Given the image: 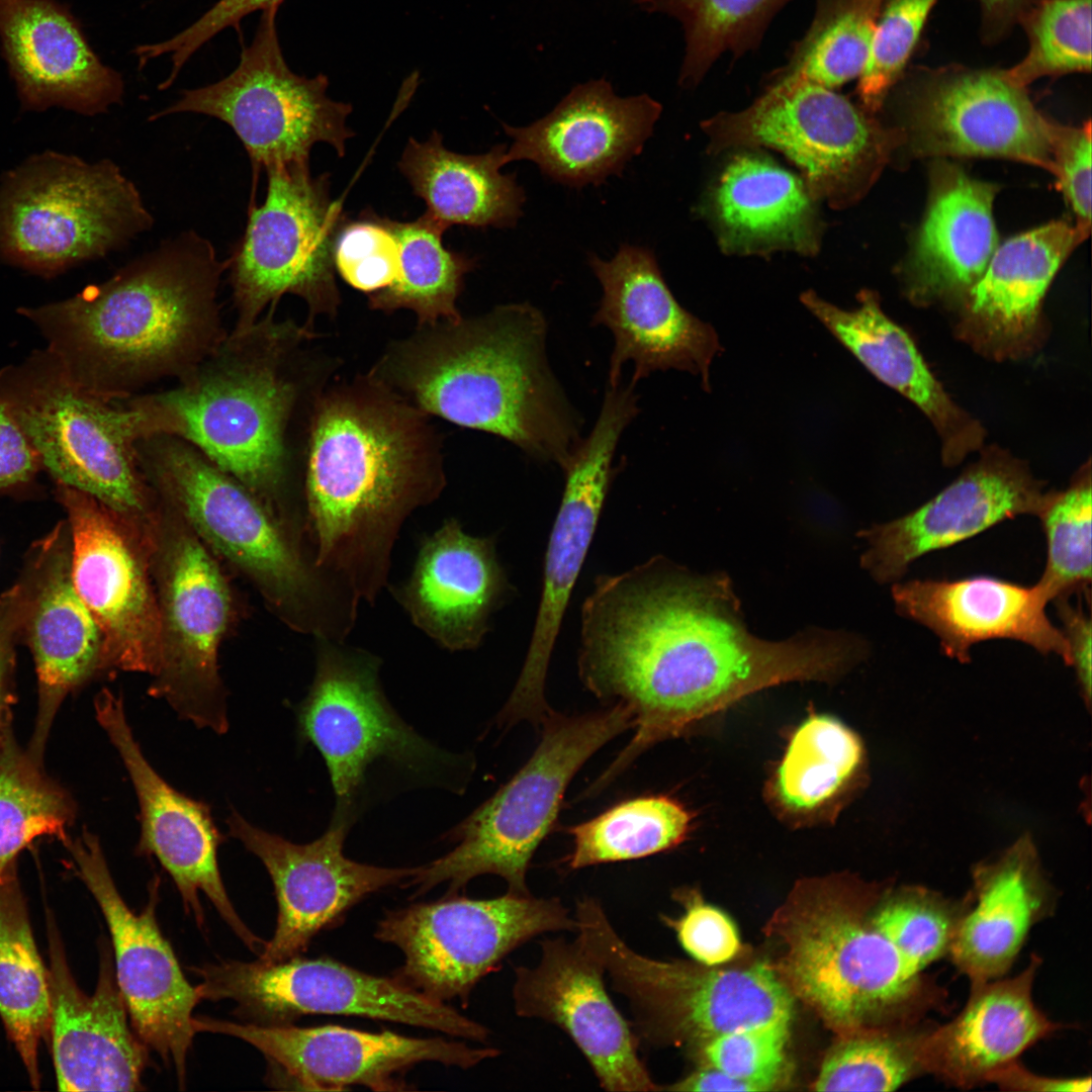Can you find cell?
I'll use <instances>...</instances> for the list:
<instances>
[{
	"label": "cell",
	"mask_w": 1092,
	"mask_h": 1092,
	"mask_svg": "<svg viewBox=\"0 0 1092 1092\" xmlns=\"http://www.w3.org/2000/svg\"><path fill=\"white\" fill-rule=\"evenodd\" d=\"M885 0H816L813 20L774 78L832 89L859 77Z\"/></svg>",
	"instance_id": "c3c4849f"
},
{
	"label": "cell",
	"mask_w": 1092,
	"mask_h": 1092,
	"mask_svg": "<svg viewBox=\"0 0 1092 1092\" xmlns=\"http://www.w3.org/2000/svg\"><path fill=\"white\" fill-rule=\"evenodd\" d=\"M96 718L117 750L132 782L140 806L139 854L154 856L174 881L185 906L204 924L202 892L223 920L253 951L266 942L236 912L223 886L217 848L222 837L210 808L170 786L149 763L126 720L122 698L101 691L94 703Z\"/></svg>",
	"instance_id": "cb8c5ba5"
},
{
	"label": "cell",
	"mask_w": 1092,
	"mask_h": 1092,
	"mask_svg": "<svg viewBox=\"0 0 1092 1092\" xmlns=\"http://www.w3.org/2000/svg\"><path fill=\"white\" fill-rule=\"evenodd\" d=\"M0 41L25 109L96 115L123 97L120 74L99 60L56 0H0Z\"/></svg>",
	"instance_id": "4dcf8cb0"
},
{
	"label": "cell",
	"mask_w": 1092,
	"mask_h": 1092,
	"mask_svg": "<svg viewBox=\"0 0 1092 1092\" xmlns=\"http://www.w3.org/2000/svg\"><path fill=\"white\" fill-rule=\"evenodd\" d=\"M193 1026L196 1033H220L245 1040L305 1090L336 1091L350 1086L403 1090L406 1083L401 1076L420 1063L469 1069L499 1055L494 1048H475L444 1037L420 1038L337 1025L297 1027L194 1017Z\"/></svg>",
	"instance_id": "44dd1931"
},
{
	"label": "cell",
	"mask_w": 1092,
	"mask_h": 1092,
	"mask_svg": "<svg viewBox=\"0 0 1092 1092\" xmlns=\"http://www.w3.org/2000/svg\"><path fill=\"white\" fill-rule=\"evenodd\" d=\"M892 1025L842 1041L824 1060L816 1091H893L925 1075L922 1042L929 1026Z\"/></svg>",
	"instance_id": "681fc988"
},
{
	"label": "cell",
	"mask_w": 1092,
	"mask_h": 1092,
	"mask_svg": "<svg viewBox=\"0 0 1092 1092\" xmlns=\"http://www.w3.org/2000/svg\"><path fill=\"white\" fill-rule=\"evenodd\" d=\"M284 0H219L194 23L173 37L139 46L135 56L140 67L150 60L169 55L172 69L169 77L160 86L169 87L189 58L206 41L228 27H238L241 20L257 10H264L270 5H281Z\"/></svg>",
	"instance_id": "91938a15"
},
{
	"label": "cell",
	"mask_w": 1092,
	"mask_h": 1092,
	"mask_svg": "<svg viewBox=\"0 0 1092 1092\" xmlns=\"http://www.w3.org/2000/svg\"><path fill=\"white\" fill-rule=\"evenodd\" d=\"M987 1083L997 1085L1006 1091L1052 1092L1091 1090V1078H1052L1032 1073L1018 1060L1013 1061L993 1072Z\"/></svg>",
	"instance_id": "e7e4bbea"
},
{
	"label": "cell",
	"mask_w": 1092,
	"mask_h": 1092,
	"mask_svg": "<svg viewBox=\"0 0 1092 1092\" xmlns=\"http://www.w3.org/2000/svg\"><path fill=\"white\" fill-rule=\"evenodd\" d=\"M791 1021L740 1029L706 1041L710 1064L724 1073L768 1091L777 1084L785 1063Z\"/></svg>",
	"instance_id": "9f6ffc18"
},
{
	"label": "cell",
	"mask_w": 1092,
	"mask_h": 1092,
	"mask_svg": "<svg viewBox=\"0 0 1092 1092\" xmlns=\"http://www.w3.org/2000/svg\"><path fill=\"white\" fill-rule=\"evenodd\" d=\"M163 626L166 650L160 687L176 713L198 728L228 730L218 693L217 651L231 613V596L217 564L194 537H183L171 555Z\"/></svg>",
	"instance_id": "f1b7e54d"
},
{
	"label": "cell",
	"mask_w": 1092,
	"mask_h": 1092,
	"mask_svg": "<svg viewBox=\"0 0 1092 1092\" xmlns=\"http://www.w3.org/2000/svg\"><path fill=\"white\" fill-rule=\"evenodd\" d=\"M864 762L859 737L826 714L811 713L793 731L767 785L770 804L796 823L833 816L857 784Z\"/></svg>",
	"instance_id": "b9f144b4"
},
{
	"label": "cell",
	"mask_w": 1092,
	"mask_h": 1092,
	"mask_svg": "<svg viewBox=\"0 0 1092 1092\" xmlns=\"http://www.w3.org/2000/svg\"><path fill=\"white\" fill-rule=\"evenodd\" d=\"M792 0H635L649 12L680 21L686 53L679 83L697 86L725 53L738 59L757 49L774 17Z\"/></svg>",
	"instance_id": "7dc6e473"
},
{
	"label": "cell",
	"mask_w": 1092,
	"mask_h": 1092,
	"mask_svg": "<svg viewBox=\"0 0 1092 1092\" xmlns=\"http://www.w3.org/2000/svg\"><path fill=\"white\" fill-rule=\"evenodd\" d=\"M937 0H887L858 77L861 107L874 114L899 80Z\"/></svg>",
	"instance_id": "db71d44e"
},
{
	"label": "cell",
	"mask_w": 1092,
	"mask_h": 1092,
	"mask_svg": "<svg viewBox=\"0 0 1092 1092\" xmlns=\"http://www.w3.org/2000/svg\"><path fill=\"white\" fill-rule=\"evenodd\" d=\"M801 301L877 378L918 405L947 437H954L961 414L907 333L883 312L874 292H859V305L850 310L812 290L802 293Z\"/></svg>",
	"instance_id": "ab89813d"
},
{
	"label": "cell",
	"mask_w": 1092,
	"mask_h": 1092,
	"mask_svg": "<svg viewBox=\"0 0 1092 1092\" xmlns=\"http://www.w3.org/2000/svg\"><path fill=\"white\" fill-rule=\"evenodd\" d=\"M507 149L503 144L483 154H458L434 130L425 142L408 140L398 168L426 202L425 213L446 229L509 228L522 215L526 196L514 174L500 172Z\"/></svg>",
	"instance_id": "f35d334b"
},
{
	"label": "cell",
	"mask_w": 1092,
	"mask_h": 1092,
	"mask_svg": "<svg viewBox=\"0 0 1092 1092\" xmlns=\"http://www.w3.org/2000/svg\"><path fill=\"white\" fill-rule=\"evenodd\" d=\"M578 671L597 697L633 714L636 732L598 783L639 753L755 692L831 680L862 654L849 634L810 631L771 642L748 632L727 577L655 556L600 575L581 609Z\"/></svg>",
	"instance_id": "6da1fadb"
},
{
	"label": "cell",
	"mask_w": 1092,
	"mask_h": 1092,
	"mask_svg": "<svg viewBox=\"0 0 1092 1092\" xmlns=\"http://www.w3.org/2000/svg\"><path fill=\"white\" fill-rule=\"evenodd\" d=\"M588 263L603 288L593 323L614 337L609 386L619 384L623 365L631 361L633 384L673 368L701 375L709 388V368L721 348L718 337L678 304L653 253L623 244L611 260L590 255Z\"/></svg>",
	"instance_id": "484cf974"
},
{
	"label": "cell",
	"mask_w": 1092,
	"mask_h": 1092,
	"mask_svg": "<svg viewBox=\"0 0 1092 1092\" xmlns=\"http://www.w3.org/2000/svg\"><path fill=\"white\" fill-rule=\"evenodd\" d=\"M540 744L525 765L451 833L457 845L419 867L408 885L421 894L447 884L449 892L481 875H496L507 893L526 897V875L549 833L564 792L582 764L605 743L634 726L622 704L579 717L547 715Z\"/></svg>",
	"instance_id": "9c48e42d"
},
{
	"label": "cell",
	"mask_w": 1092,
	"mask_h": 1092,
	"mask_svg": "<svg viewBox=\"0 0 1092 1092\" xmlns=\"http://www.w3.org/2000/svg\"><path fill=\"white\" fill-rule=\"evenodd\" d=\"M1048 494L1020 467L985 462L906 515L859 534L861 564L881 583L900 581L920 557L973 538L1020 515L1038 516Z\"/></svg>",
	"instance_id": "f546056e"
},
{
	"label": "cell",
	"mask_w": 1092,
	"mask_h": 1092,
	"mask_svg": "<svg viewBox=\"0 0 1092 1092\" xmlns=\"http://www.w3.org/2000/svg\"><path fill=\"white\" fill-rule=\"evenodd\" d=\"M50 1034L62 1091H135L147 1066L146 1044L129 1027L108 945L102 946L96 988L77 985L56 924L48 921Z\"/></svg>",
	"instance_id": "83f0119b"
},
{
	"label": "cell",
	"mask_w": 1092,
	"mask_h": 1092,
	"mask_svg": "<svg viewBox=\"0 0 1092 1092\" xmlns=\"http://www.w3.org/2000/svg\"><path fill=\"white\" fill-rule=\"evenodd\" d=\"M547 323L527 302L419 326L369 376L426 414L503 438L560 467L579 426L545 354Z\"/></svg>",
	"instance_id": "277c9868"
},
{
	"label": "cell",
	"mask_w": 1092,
	"mask_h": 1092,
	"mask_svg": "<svg viewBox=\"0 0 1092 1092\" xmlns=\"http://www.w3.org/2000/svg\"><path fill=\"white\" fill-rule=\"evenodd\" d=\"M996 192L954 164H932L926 212L905 268L915 299L967 293L980 279L998 247Z\"/></svg>",
	"instance_id": "8d00e7d4"
},
{
	"label": "cell",
	"mask_w": 1092,
	"mask_h": 1092,
	"mask_svg": "<svg viewBox=\"0 0 1092 1092\" xmlns=\"http://www.w3.org/2000/svg\"><path fill=\"white\" fill-rule=\"evenodd\" d=\"M1081 241L1075 226L1054 220L998 246L967 292L971 314L991 334H1026L1058 269Z\"/></svg>",
	"instance_id": "60d3db41"
},
{
	"label": "cell",
	"mask_w": 1092,
	"mask_h": 1092,
	"mask_svg": "<svg viewBox=\"0 0 1092 1092\" xmlns=\"http://www.w3.org/2000/svg\"><path fill=\"white\" fill-rule=\"evenodd\" d=\"M1050 119L1004 71L950 67L912 89L903 143L920 157H993L1054 173Z\"/></svg>",
	"instance_id": "7402d4cb"
},
{
	"label": "cell",
	"mask_w": 1092,
	"mask_h": 1092,
	"mask_svg": "<svg viewBox=\"0 0 1092 1092\" xmlns=\"http://www.w3.org/2000/svg\"><path fill=\"white\" fill-rule=\"evenodd\" d=\"M1035 0H979L986 28L992 35L1001 34Z\"/></svg>",
	"instance_id": "003e7915"
},
{
	"label": "cell",
	"mask_w": 1092,
	"mask_h": 1092,
	"mask_svg": "<svg viewBox=\"0 0 1092 1092\" xmlns=\"http://www.w3.org/2000/svg\"><path fill=\"white\" fill-rule=\"evenodd\" d=\"M57 483L72 534L71 577L102 638L103 667L160 675L165 660L162 612L143 561L112 511L92 495Z\"/></svg>",
	"instance_id": "ffe728a7"
},
{
	"label": "cell",
	"mask_w": 1092,
	"mask_h": 1092,
	"mask_svg": "<svg viewBox=\"0 0 1092 1092\" xmlns=\"http://www.w3.org/2000/svg\"><path fill=\"white\" fill-rule=\"evenodd\" d=\"M692 820L681 803L665 795L621 802L568 829L574 846L567 864L576 870L673 848L688 837Z\"/></svg>",
	"instance_id": "bcb514c9"
},
{
	"label": "cell",
	"mask_w": 1092,
	"mask_h": 1092,
	"mask_svg": "<svg viewBox=\"0 0 1092 1092\" xmlns=\"http://www.w3.org/2000/svg\"><path fill=\"white\" fill-rule=\"evenodd\" d=\"M141 192L111 160L47 151L0 184V258L52 277L117 251L152 229Z\"/></svg>",
	"instance_id": "52a82bcc"
},
{
	"label": "cell",
	"mask_w": 1092,
	"mask_h": 1092,
	"mask_svg": "<svg viewBox=\"0 0 1092 1092\" xmlns=\"http://www.w3.org/2000/svg\"><path fill=\"white\" fill-rule=\"evenodd\" d=\"M304 495L315 567L358 602L387 583L405 519L445 486L428 416L369 375L317 396Z\"/></svg>",
	"instance_id": "7a4b0ae2"
},
{
	"label": "cell",
	"mask_w": 1092,
	"mask_h": 1092,
	"mask_svg": "<svg viewBox=\"0 0 1092 1092\" xmlns=\"http://www.w3.org/2000/svg\"><path fill=\"white\" fill-rule=\"evenodd\" d=\"M702 128L713 154L734 147L781 152L801 170L811 197L835 209L863 197L904 142L901 129L884 127L834 90L785 78H772L749 106L717 113Z\"/></svg>",
	"instance_id": "8fae6325"
},
{
	"label": "cell",
	"mask_w": 1092,
	"mask_h": 1092,
	"mask_svg": "<svg viewBox=\"0 0 1092 1092\" xmlns=\"http://www.w3.org/2000/svg\"><path fill=\"white\" fill-rule=\"evenodd\" d=\"M0 398L56 482L92 495L119 515L142 511L136 445L151 432L134 402L120 405L85 391L49 349L0 370Z\"/></svg>",
	"instance_id": "30bf717a"
},
{
	"label": "cell",
	"mask_w": 1092,
	"mask_h": 1092,
	"mask_svg": "<svg viewBox=\"0 0 1092 1092\" xmlns=\"http://www.w3.org/2000/svg\"><path fill=\"white\" fill-rule=\"evenodd\" d=\"M661 1090L704 1092L761 1091L756 1085L734 1078L715 1067L697 1070L671 1085L661 1087Z\"/></svg>",
	"instance_id": "03108f58"
},
{
	"label": "cell",
	"mask_w": 1092,
	"mask_h": 1092,
	"mask_svg": "<svg viewBox=\"0 0 1092 1092\" xmlns=\"http://www.w3.org/2000/svg\"><path fill=\"white\" fill-rule=\"evenodd\" d=\"M492 537H473L448 519L419 548L408 579L391 592L412 622L441 647L479 646L512 592Z\"/></svg>",
	"instance_id": "1f68e13d"
},
{
	"label": "cell",
	"mask_w": 1092,
	"mask_h": 1092,
	"mask_svg": "<svg viewBox=\"0 0 1092 1092\" xmlns=\"http://www.w3.org/2000/svg\"><path fill=\"white\" fill-rule=\"evenodd\" d=\"M76 817L71 795L43 770L13 732L0 740V884L18 853L39 837L70 838Z\"/></svg>",
	"instance_id": "f6af8a7d"
},
{
	"label": "cell",
	"mask_w": 1092,
	"mask_h": 1092,
	"mask_svg": "<svg viewBox=\"0 0 1092 1092\" xmlns=\"http://www.w3.org/2000/svg\"><path fill=\"white\" fill-rule=\"evenodd\" d=\"M229 260L181 233L71 298L18 312L70 378L105 400L166 377L183 379L223 341L217 291Z\"/></svg>",
	"instance_id": "3957f363"
},
{
	"label": "cell",
	"mask_w": 1092,
	"mask_h": 1092,
	"mask_svg": "<svg viewBox=\"0 0 1092 1092\" xmlns=\"http://www.w3.org/2000/svg\"><path fill=\"white\" fill-rule=\"evenodd\" d=\"M384 220L399 246L400 272L390 287L367 297L369 306L385 312L408 309L419 326L459 318L456 302L475 261L447 249L442 241L447 229L426 213L412 221Z\"/></svg>",
	"instance_id": "ee69618b"
},
{
	"label": "cell",
	"mask_w": 1092,
	"mask_h": 1092,
	"mask_svg": "<svg viewBox=\"0 0 1092 1092\" xmlns=\"http://www.w3.org/2000/svg\"><path fill=\"white\" fill-rule=\"evenodd\" d=\"M341 278L367 297L390 287L400 272L399 246L384 217L371 210L345 221L334 246Z\"/></svg>",
	"instance_id": "11a10c76"
},
{
	"label": "cell",
	"mask_w": 1092,
	"mask_h": 1092,
	"mask_svg": "<svg viewBox=\"0 0 1092 1092\" xmlns=\"http://www.w3.org/2000/svg\"><path fill=\"white\" fill-rule=\"evenodd\" d=\"M661 111L647 94L616 95L605 79L578 84L535 122L503 124L513 140L506 162L531 161L569 187L599 185L641 153Z\"/></svg>",
	"instance_id": "4316f807"
},
{
	"label": "cell",
	"mask_w": 1092,
	"mask_h": 1092,
	"mask_svg": "<svg viewBox=\"0 0 1092 1092\" xmlns=\"http://www.w3.org/2000/svg\"><path fill=\"white\" fill-rule=\"evenodd\" d=\"M676 898L684 904L679 918L662 916L682 948L697 962L713 967L733 959L740 948L733 921L720 909L705 903L695 891H680Z\"/></svg>",
	"instance_id": "680465c9"
},
{
	"label": "cell",
	"mask_w": 1092,
	"mask_h": 1092,
	"mask_svg": "<svg viewBox=\"0 0 1092 1092\" xmlns=\"http://www.w3.org/2000/svg\"><path fill=\"white\" fill-rule=\"evenodd\" d=\"M802 178L766 156L741 153L721 173L708 200L719 244L731 254L794 251L815 255L821 226Z\"/></svg>",
	"instance_id": "74e56055"
},
{
	"label": "cell",
	"mask_w": 1092,
	"mask_h": 1092,
	"mask_svg": "<svg viewBox=\"0 0 1092 1092\" xmlns=\"http://www.w3.org/2000/svg\"><path fill=\"white\" fill-rule=\"evenodd\" d=\"M40 467L37 451L0 398V493L29 483Z\"/></svg>",
	"instance_id": "6125c7cd"
},
{
	"label": "cell",
	"mask_w": 1092,
	"mask_h": 1092,
	"mask_svg": "<svg viewBox=\"0 0 1092 1092\" xmlns=\"http://www.w3.org/2000/svg\"><path fill=\"white\" fill-rule=\"evenodd\" d=\"M201 999L232 1000L253 1023L289 1024L306 1014L387 1020L484 1042L489 1030L397 977L361 972L329 959L296 957L273 964L223 961L194 968Z\"/></svg>",
	"instance_id": "9a60e30c"
},
{
	"label": "cell",
	"mask_w": 1092,
	"mask_h": 1092,
	"mask_svg": "<svg viewBox=\"0 0 1092 1092\" xmlns=\"http://www.w3.org/2000/svg\"><path fill=\"white\" fill-rule=\"evenodd\" d=\"M1019 19L1029 44L1004 70L1012 83L1025 88L1041 77L1091 71V0H1035Z\"/></svg>",
	"instance_id": "f907efd6"
},
{
	"label": "cell",
	"mask_w": 1092,
	"mask_h": 1092,
	"mask_svg": "<svg viewBox=\"0 0 1092 1092\" xmlns=\"http://www.w3.org/2000/svg\"><path fill=\"white\" fill-rule=\"evenodd\" d=\"M317 639L315 676L298 709V730L322 753L343 815L378 758L422 771L446 755L391 709L380 688L378 657Z\"/></svg>",
	"instance_id": "e0dca14e"
},
{
	"label": "cell",
	"mask_w": 1092,
	"mask_h": 1092,
	"mask_svg": "<svg viewBox=\"0 0 1092 1092\" xmlns=\"http://www.w3.org/2000/svg\"><path fill=\"white\" fill-rule=\"evenodd\" d=\"M0 1016L32 1086L38 1087L37 1052L50 1032L51 997L16 868L0 884Z\"/></svg>",
	"instance_id": "7bdbcfd3"
},
{
	"label": "cell",
	"mask_w": 1092,
	"mask_h": 1092,
	"mask_svg": "<svg viewBox=\"0 0 1092 1092\" xmlns=\"http://www.w3.org/2000/svg\"><path fill=\"white\" fill-rule=\"evenodd\" d=\"M1061 631L1069 652V665L1074 667L1076 677L1085 699L1091 697V616L1081 603L1073 605L1069 598L1055 600Z\"/></svg>",
	"instance_id": "be15d7a7"
},
{
	"label": "cell",
	"mask_w": 1092,
	"mask_h": 1092,
	"mask_svg": "<svg viewBox=\"0 0 1092 1092\" xmlns=\"http://www.w3.org/2000/svg\"><path fill=\"white\" fill-rule=\"evenodd\" d=\"M30 583L26 574L0 596V740L12 732L15 644L24 627L31 598Z\"/></svg>",
	"instance_id": "94428289"
},
{
	"label": "cell",
	"mask_w": 1092,
	"mask_h": 1092,
	"mask_svg": "<svg viewBox=\"0 0 1092 1092\" xmlns=\"http://www.w3.org/2000/svg\"><path fill=\"white\" fill-rule=\"evenodd\" d=\"M136 451L202 540L257 579L301 628L343 641L357 604L302 556L255 492L180 438L154 435Z\"/></svg>",
	"instance_id": "8992f818"
},
{
	"label": "cell",
	"mask_w": 1092,
	"mask_h": 1092,
	"mask_svg": "<svg viewBox=\"0 0 1092 1092\" xmlns=\"http://www.w3.org/2000/svg\"><path fill=\"white\" fill-rule=\"evenodd\" d=\"M1091 484L1083 477L1068 489L1048 494L1038 514L1046 542V561L1036 584L1049 602L1072 595L1090 599Z\"/></svg>",
	"instance_id": "816d5d0a"
},
{
	"label": "cell",
	"mask_w": 1092,
	"mask_h": 1092,
	"mask_svg": "<svg viewBox=\"0 0 1092 1092\" xmlns=\"http://www.w3.org/2000/svg\"><path fill=\"white\" fill-rule=\"evenodd\" d=\"M539 944L537 964L515 969L516 1013L561 1028L605 1090H661L638 1055L639 1038L631 1022L606 990L603 967L576 939L546 938Z\"/></svg>",
	"instance_id": "d4e9b609"
},
{
	"label": "cell",
	"mask_w": 1092,
	"mask_h": 1092,
	"mask_svg": "<svg viewBox=\"0 0 1092 1092\" xmlns=\"http://www.w3.org/2000/svg\"><path fill=\"white\" fill-rule=\"evenodd\" d=\"M64 526L43 540L30 567L31 598L24 627L37 674L38 703L27 751L42 762L65 698L103 667L99 627L75 590Z\"/></svg>",
	"instance_id": "836d02e7"
},
{
	"label": "cell",
	"mask_w": 1092,
	"mask_h": 1092,
	"mask_svg": "<svg viewBox=\"0 0 1092 1092\" xmlns=\"http://www.w3.org/2000/svg\"><path fill=\"white\" fill-rule=\"evenodd\" d=\"M576 931L574 915L558 898L449 897L389 911L375 936L397 946L399 980L445 1002L467 1000L478 981L511 951L541 934Z\"/></svg>",
	"instance_id": "2e32d148"
},
{
	"label": "cell",
	"mask_w": 1092,
	"mask_h": 1092,
	"mask_svg": "<svg viewBox=\"0 0 1092 1092\" xmlns=\"http://www.w3.org/2000/svg\"><path fill=\"white\" fill-rule=\"evenodd\" d=\"M1055 905V891L1032 842L1024 837L973 871V888L947 954L971 983L1002 978L1030 929L1050 916Z\"/></svg>",
	"instance_id": "d590c367"
},
{
	"label": "cell",
	"mask_w": 1092,
	"mask_h": 1092,
	"mask_svg": "<svg viewBox=\"0 0 1092 1092\" xmlns=\"http://www.w3.org/2000/svg\"><path fill=\"white\" fill-rule=\"evenodd\" d=\"M1049 139L1057 187L1076 216L1082 243L1091 230V123L1069 126L1050 120Z\"/></svg>",
	"instance_id": "6f0895ef"
},
{
	"label": "cell",
	"mask_w": 1092,
	"mask_h": 1092,
	"mask_svg": "<svg viewBox=\"0 0 1092 1092\" xmlns=\"http://www.w3.org/2000/svg\"><path fill=\"white\" fill-rule=\"evenodd\" d=\"M635 416L627 399L606 396L592 432L561 467L564 490L546 548L540 604L523 668L505 708L513 719L538 721L548 711L544 687L552 651L615 475L618 442Z\"/></svg>",
	"instance_id": "d6986e66"
},
{
	"label": "cell",
	"mask_w": 1092,
	"mask_h": 1092,
	"mask_svg": "<svg viewBox=\"0 0 1092 1092\" xmlns=\"http://www.w3.org/2000/svg\"><path fill=\"white\" fill-rule=\"evenodd\" d=\"M784 936L795 992L837 1027L918 1022L942 996L860 909L815 902L791 917Z\"/></svg>",
	"instance_id": "7c38bea8"
},
{
	"label": "cell",
	"mask_w": 1092,
	"mask_h": 1092,
	"mask_svg": "<svg viewBox=\"0 0 1092 1092\" xmlns=\"http://www.w3.org/2000/svg\"><path fill=\"white\" fill-rule=\"evenodd\" d=\"M574 917L577 941L603 967L613 990L627 1000L639 1041H708L792 1019L789 990L764 964L712 971L646 957L625 942L592 897L576 903Z\"/></svg>",
	"instance_id": "ba28073f"
},
{
	"label": "cell",
	"mask_w": 1092,
	"mask_h": 1092,
	"mask_svg": "<svg viewBox=\"0 0 1092 1092\" xmlns=\"http://www.w3.org/2000/svg\"><path fill=\"white\" fill-rule=\"evenodd\" d=\"M275 308L250 329L225 336L180 385L131 398L152 435L192 445L253 492L280 485L287 462V431L299 396L294 356L314 335Z\"/></svg>",
	"instance_id": "5b68a950"
},
{
	"label": "cell",
	"mask_w": 1092,
	"mask_h": 1092,
	"mask_svg": "<svg viewBox=\"0 0 1092 1092\" xmlns=\"http://www.w3.org/2000/svg\"><path fill=\"white\" fill-rule=\"evenodd\" d=\"M1041 960L1032 954L1018 975L971 983L961 1012L942 1025H930L922 1042L926 1074L954 1087L987 1083L1001 1067L1016 1061L1037 1041L1058 1030L1032 999Z\"/></svg>",
	"instance_id": "e575fe53"
},
{
	"label": "cell",
	"mask_w": 1092,
	"mask_h": 1092,
	"mask_svg": "<svg viewBox=\"0 0 1092 1092\" xmlns=\"http://www.w3.org/2000/svg\"><path fill=\"white\" fill-rule=\"evenodd\" d=\"M75 871L97 901L113 947L116 982L134 1032L167 1063L174 1065L180 1086L194 1034L193 1010L201 1000L197 986L185 978L162 934L157 918L159 880L151 883L150 898L134 913L119 894L98 837L83 833L63 843Z\"/></svg>",
	"instance_id": "ac0fdd59"
},
{
	"label": "cell",
	"mask_w": 1092,
	"mask_h": 1092,
	"mask_svg": "<svg viewBox=\"0 0 1092 1092\" xmlns=\"http://www.w3.org/2000/svg\"><path fill=\"white\" fill-rule=\"evenodd\" d=\"M897 613L929 629L948 657L970 660L981 642L1008 639L1041 654H1056L1069 665L1061 629L1045 612L1050 603L1035 583L1027 586L997 577L911 579L892 586Z\"/></svg>",
	"instance_id": "d6a6232c"
},
{
	"label": "cell",
	"mask_w": 1092,
	"mask_h": 1092,
	"mask_svg": "<svg viewBox=\"0 0 1092 1092\" xmlns=\"http://www.w3.org/2000/svg\"><path fill=\"white\" fill-rule=\"evenodd\" d=\"M869 913L873 926L917 972L948 953L965 899L954 901L920 886L886 894Z\"/></svg>",
	"instance_id": "f5cc1de1"
},
{
	"label": "cell",
	"mask_w": 1092,
	"mask_h": 1092,
	"mask_svg": "<svg viewBox=\"0 0 1092 1092\" xmlns=\"http://www.w3.org/2000/svg\"><path fill=\"white\" fill-rule=\"evenodd\" d=\"M336 817L317 839L296 844L255 827L237 811L226 819L230 834L268 871L278 904L272 938L260 952L266 964L303 951L312 937L331 926L364 897L410 881L416 868H383L354 861L343 851L348 822Z\"/></svg>",
	"instance_id": "603a6c76"
},
{
	"label": "cell",
	"mask_w": 1092,
	"mask_h": 1092,
	"mask_svg": "<svg viewBox=\"0 0 1092 1092\" xmlns=\"http://www.w3.org/2000/svg\"><path fill=\"white\" fill-rule=\"evenodd\" d=\"M267 192L253 207L244 236L228 259L238 314L235 332L250 329L282 295L302 299L311 324L335 315L340 304L334 246L345 223L327 174L312 176L309 162L267 168Z\"/></svg>",
	"instance_id": "4fadbf2b"
},
{
	"label": "cell",
	"mask_w": 1092,
	"mask_h": 1092,
	"mask_svg": "<svg viewBox=\"0 0 1092 1092\" xmlns=\"http://www.w3.org/2000/svg\"><path fill=\"white\" fill-rule=\"evenodd\" d=\"M279 6L262 10L235 71L218 82L182 91L150 119L182 112L215 117L231 126L259 170L309 162L317 143L329 144L343 157L354 135L347 125L352 106L328 96L325 75L307 78L289 69L276 28Z\"/></svg>",
	"instance_id": "5bb4252c"
}]
</instances>
